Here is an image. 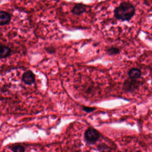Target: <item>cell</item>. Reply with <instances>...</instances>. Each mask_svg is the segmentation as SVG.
I'll return each mask as SVG.
<instances>
[{"label": "cell", "mask_w": 152, "mask_h": 152, "mask_svg": "<svg viewBox=\"0 0 152 152\" xmlns=\"http://www.w3.org/2000/svg\"><path fill=\"white\" fill-rule=\"evenodd\" d=\"M87 8L86 5L83 3H76L72 7L71 12L73 15L80 16L87 12Z\"/></svg>", "instance_id": "obj_4"}, {"label": "cell", "mask_w": 152, "mask_h": 152, "mask_svg": "<svg viewBox=\"0 0 152 152\" xmlns=\"http://www.w3.org/2000/svg\"><path fill=\"white\" fill-rule=\"evenodd\" d=\"M12 15L10 12L4 10L0 12V25L1 26H5L10 23Z\"/></svg>", "instance_id": "obj_6"}, {"label": "cell", "mask_w": 152, "mask_h": 152, "mask_svg": "<svg viewBox=\"0 0 152 152\" xmlns=\"http://www.w3.org/2000/svg\"><path fill=\"white\" fill-rule=\"evenodd\" d=\"M129 152H142L140 151H139V150H137V151H131Z\"/></svg>", "instance_id": "obj_14"}, {"label": "cell", "mask_w": 152, "mask_h": 152, "mask_svg": "<svg viewBox=\"0 0 152 152\" xmlns=\"http://www.w3.org/2000/svg\"><path fill=\"white\" fill-rule=\"evenodd\" d=\"M120 50L118 47L115 46H111L109 47L106 50V53L109 56H115L119 54Z\"/></svg>", "instance_id": "obj_9"}, {"label": "cell", "mask_w": 152, "mask_h": 152, "mask_svg": "<svg viewBox=\"0 0 152 152\" xmlns=\"http://www.w3.org/2000/svg\"><path fill=\"white\" fill-rule=\"evenodd\" d=\"M101 137L100 132L93 127H89L84 133V140L87 145H94Z\"/></svg>", "instance_id": "obj_2"}, {"label": "cell", "mask_w": 152, "mask_h": 152, "mask_svg": "<svg viewBox=\"0 0 152 152\" xmlns=\"http://www.w3.org/2000/svg\"><path fill=\"white\" fill-rule=\"evenodd\" d=\"M46 51L47 52L50 53H53L55 52V50L53 47H48L46 48Z\"/></svg>", "instance_id": "obj_13"}, {"label": "cell", "mask_w": 152, "mask_h": 152, "mask_svg": "<svg viewBox=\"0 0 152 152\" xmlns=\"http://www.w3.org/2000/svg\"><path fill=\"white\" fill-rule=\"evenodd\" d=\"M12 152H25L26 148L21 145L15 144L9 147Z\"/></svg>", "instance_id": "obj_10"}, {"label": "cell", "mask_w": 152, "mask_h": 152, "mask_svg": "<svg viewBox=\"0 0 152 152\" xmlns=\"http://www.w3.org/2000/svg\"><path fill=\"white\" fill-rule=\"evenodd\" d=\"M11 50L6 45H1L0 46V58L4 59L8 58L10 55Z\"/></svg>", "instance_id": "obj_8"}, {"label": "cell", "mask_w": 152, "mask_h": 152, "mask_svg": "<svg viewBox=\"0 0 152 152\" xmlns=\"http://www.w3.org/2000/svg\"><path fill=\"white\" fill-rule=\"evenodd\" d=\"M128 75L130 78L137 80L141 77L142 75V71L139 69L133 68L129 69L128 72Z\"/></svg>", "instance_id": "obj_7"}, {"label": "cell", "mask_w": 152, "mask_h": 152, "mask_svg": "<svg viewBox=\"0 0 152 152\" xmlns=\"http://www.w3.org/2000/svg\"><path fill=\"white\" fill-rule=\"evenodd\" d=\"M143 84V82L140 80L129 78L123 83L122 88L126 93H133L139 89Z\"/></svg>", "instance_id": "obj_3"}, {"label": "cell", "mask_w": 152, "mask_h": 152, "mask_svg": "<svg viewBox=\"0 0 152 152\" xmlns=\"http://www.w3.org/2000/svg\"><path fill=\"white\" fill-rule=\"evenodd\" d=\"M96 150L99 152H110V147L104 143L99 144L96 147Z\"/></svg>", "instance_id": "obj_11"}, {"label": "cell", "mask_w": 152, "mask_h": 152, "mask_svg": "<svg viewBox=\"0 0 152 152\" xmlns=\"http://www.w3.org/2000/svg\"><path fill=\"white\" fill-rule=\"evenodd\" d=\"M21 80L26 85H32L35 82V75L31 70H28L22 75Z\"/></svg>", "instance_id": "obj_5"}, {"label": "cell", "mask_w": 152, "mask_h": 152, "mask_svg": "<svg viewBox=\"0 0 152 152\" xmlns=\"http://www.w3.org/2000/svg\"><path fill=\"white\" fill-rule=\"evenodd\" d=\"M136 13L134 5L129 1H122L114 10V16L117 20L129 21L133 18Z\"/></svg>", "instance_id": "obj_1"}, {"label": "cell", "mask_w": 152, "mask_h": 152, "mask_svg": "<svg viewBox=\"0 0 152 152\" xmlns=\"http://www.w3.org/2000/svg\"><path fill=\"white\" fill-rule=\"evenodd\" d=\"M82 109L84 111L87 113L93 112L96 110V108L95 107H88V106H83Z\"/></svg>", "instance_id": "obj_12"}]
</instances>
